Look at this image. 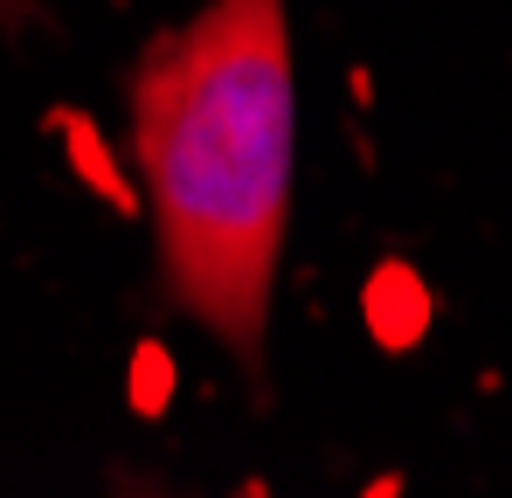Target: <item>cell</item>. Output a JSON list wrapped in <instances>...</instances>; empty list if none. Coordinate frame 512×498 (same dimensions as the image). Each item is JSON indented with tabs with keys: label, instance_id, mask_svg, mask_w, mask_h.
Listing matches in <instances>:
<instances>
[{
	"label": "cell",
	"instance_id": "obj_1",
	"mask_svg": "<svg viewBox=\"0 0 512 498\" xmlns=\"http://www.w3.org/2000/svg\"><path fill=\"white\" fill-rule=\"evenodd\" d=\"M132 166L153 201L160 291L263 388L270 291L298 180L284 0H208L132 63Z\"/></svg>",
	"mask_w": 512,
	"mask_h": 498
},
{
	"label": "cell",
	"instance_id": "obj_2",
	"mask_svg": "<svg viewBox=\"0 0 512 498\" xmlns=\"http://www.w3.org/2000/svg\"><path fill=\"white\" fill-rule=\"evenodd\" d=\"M0 21H7V28H28V21H35V0H0Z\"/></svg>",
	"mask_w": 512,
	"mask_h": 498
},
{
	"label": "cell",
	"instance_id": "obj_3",
	"mask_svg": "<svg viewBox=\"0 0 512 498\" xmlns=\"http://www.w3.org/2000/svg\"><path fill=\"white\" fill-rule=\"evenodd\" d=\"M111 498H167V492H153V485H118Z\"/></svg>",
	"mask_w": 512,
	"mask_h": 498
}]
</instances>
